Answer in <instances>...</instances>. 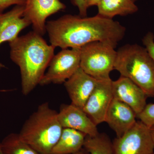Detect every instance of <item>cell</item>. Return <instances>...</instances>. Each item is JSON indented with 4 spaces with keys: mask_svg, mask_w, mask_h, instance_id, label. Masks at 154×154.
<instances>
[{
    "mask_svg": "<svg viewBox=\"0 0 154 154\" xmlns=\"http://www.w3.org/2000/svg\"><path fill=\"white\" fill-rule=\"evenodd\" d=\"M46 30L51 45L55 48H80L91 42L100 41L115 48L124 38L126 28L113 19L98 14L90 17L67 14L48 22Z\"/></svg>",
    "mask_w": 154,
    "mask_h": 154,
    "instance_id": "6da1fadb",
    "label": "cell"
},
{
    "mask_svg": "<svg viewBox=\"0 0 154 154\" xmlns=\"http://www.w3.org/2000/svg\"><path fill=\"white\" fill-rule=\"evenodd\" d=\"M116 57L117 51L109 43L100 41L91 42L81 48L80 67L96 79H110Z\"/></svg>",
    "mask_w": 154,
    "mask_h": 154,
    "instance_id": "5b68a950",
    "label": "cell"
},
{
    "mask_svg": "<svg viewBox=\"0 0 154 154\" xmlns=\"http://www.w3.org/2000/svg\"><path fill=\"white\" fill-rule=\"evenodd\" d=\"M0 154H3L2 151V148H1V143H0Z\"/></svg>",
    "mask_w": 154,
    "mask_h": 154,
    "instance_id": "484cf974",
    "label": "cell"
},
{
    "mask_svg": "<svg viewBox=\"0 0 154 154\" xmlns=\"http://www.w3.org/2000/svg\"><path fill=\"white\" fill-rule=\"evenodd\" d=\"M111 79L98 80L82 109L96 125L105 122L106 113L113 99Z\"/></svg>",
    "mask_w": 154,
    "mask_h": 154,
    "instance_id": "ba28073f",
    "label": "cell"
},
{
    "mask_svg": "<svg viewBox=\"0 0 154 154\" xmlns=\"http://www.w3.org/2000/svg\"><path fill=\"white\" fill-rule=\"evenodd\" d=\"M138 0H101L98 4V15L104 18L113 19L116 16L122 17L137 12L136 5Z\"/></svg>",
    "mask_w": 154,
    "mask_h": 154,
    "instance_id": "2e32d148",
    "label": "cell"
},
{
    "mask_svg": "<svg viewBox=\"0 0 154 154\" xmlns=\"http://www.w3.org/2000/svg\"><path fill=\"white\" fill-rule=\"evenodd\" d=\"M58 118L63 128L75 130L90 137L96 136L99 133L97 125L82 108L73 104L62 105L58 112Z\"/></svg>",
    "mask_w": 154,
    "mask_h": 154,
    "instance_id": "8fae6325",
    "label": "cell"
},
{
    "mask_svg": "<svg viewBox=\"0 0 154 154\" xmlns=\"http://www.w3.org/2000/svg\"><path fill=\"white\" fill-rule=\"evenodd\" d=\"M113 154H153L154 143L150 128L142 122L112 142Z\"/></svg>",
    "mask_w": 154,
    "mask_h": 154,
    "instance_id": "8992f818",
    "label": "cell"
},
{
    "mask_svg": "<svg viewBox=\"0 0 154 154\" xmlns=\"http://www.w3.org/2000/svg\"><path fill=\"white\" fill-rule=\"evenodd\" d=\"M153 154H154V153Z\"/></svg>",
    "mask_w": 154,
    "mask_h": 154,
    "instance_id": "4316f807",
    "label": "cell"
},
{
    "mask_svg": "<svg viewBox=\"0 0 154 154\" xmlns=\"http://www.w3.org/2000/svg\"><path fill=\"white\" fill-rule=\"evenodd\" d=\"M113 98L131 107L138 115L146 105L147 97L143 91L128 78L120 76L116 81H112Z\"/></svg>",
    "mask_w": 154,
    "mask_h": 154,
    "instance_id": "30bf717a",
    "label": "cell"
},
{
    "mask_svg": "<svg viewBox=\"0 0 154 154\" xmlns=\"http://www.w3.org/2000/svg\"><path fill=\"white\" fill-rule=\"evenodd\" d=\"M137 115L125 103L113 99L105 116V122L116 134L120 137L132 127L137 120Z\"/></svg>",
    "mask_w": 154,
    "mask_h": 154,
    "instance_id": "5bb4252c",
    "label": "cell"
},
{
    "mask_svg": "<svg viewBox=\"0 0 154 154\" xmlns=\"http://www.w3.org/2000/svg\"><path fill=\"white\" fill-rule=\"evenodd\" d=\"M142 42L149 55L154 62V35L152 32L149 31L143 36Z\"/></svg>",
    "mask_w": 154,
    "mask_h": 154,
    "instance_id": "ffe728a7",
    "label": "cell"
},
{
    "mask_svg": "<svg viewBox=\"0 0 154 154\" xmlns=\"http://www.w3.org/2000/svg\"><path fill=\"white\" fill-rule=\"evenodd\" d=\"M98 80L86 73L80 67L64 86L71 101V104L83 108L98 83Z\"/></svg>",
    "mask_w": 154,
    "mask_h": 154,
    "instance_id": "7c38bea8",
    "label": "cell"
},
{
    "mask_svg": "<svg viewBox=\"0 0 154 154\" xmlns=\"http://www.w3.org/2000/svg\"><path fill=\"white\" fill-rule=\"evenodd\" d=\"M150 131L151 134L152 139L154 143V126L150 128Z\"/></svg>",
    "mask_w": 154,
    "mask_h": 154,
    "instance_id": "d4e9b609",
    "label": "cell"
},
{
    "mask_svg": "<svg viewBox=\"0 0 154 154\" xmlns=\"http://www.w3.org/2000/svg\"><path fill=\"white\" fill-rule=\"evenodd\" d=\"M66 8L60 0H25L24 17L30 20L33 31L42 36L46 32V19Z\"/></svg>",
    "mask_w": 154,
    "mask_h": 154,
    "instance_id": "9c48e42d",
    "label": "cell"
},
{
    "mask_svg": "<svg viewBox=\"0 0 154 154\" xmlns=\"http://www.w3.org/2000/svg\"><path fill=\"white\" fill-rule=\"evenodd\" d=\"M87 135L75 130L63 128L59 139L51 154H71L84 147Z\"/></svg>",
    "mask_w": 154,
    "mask_h": 154,
    "instance_id": "9a60e30c",
    "label": "cell"
},
{
    "mask_svg": "<svg viewBox=\"0 0 154 154\" xmlns=\"http://www.w3.org/2000/svg\"><path fill=\"white\" fill-rule=\"evenodd\" d=\"M149 128L154 126V103L146 104L143 110L137 116Z\"/></svg>",
    "mask_w": 154,
    "mask_h": 154,
    "instance_id": "d6986e66",
    "label": "cell"
},
{
    "mask_svg": "<svg viewBox=\"0 0 154 154\" xmlns=\"http://www.w3.org/2000/svg\"><path fill=\"white\" fill-rule=\"evenodd\" d=\"M83 148L89 154H113L112 142L104 133L94 137L87 136Z\"/></svg>",
    "mask_w": 154,
    "mask_h": 154,
    "instance_id": "ac0fdd59",
    "label": "cell"
},
{
    "mask_svg": "<svg viewBox=\"0 0 154 154\" xmlns=\"http://www.w3.org/2000/svg\"><path fill=\"white\" fill-rule=\"evenodd\" d=\"M0 143L3 154H40L22 140L19 134H8Z\"/></svg>",
    "mask_w": 154,
    "mask_h": 154,
    "instance_id": "e0dca14e",
    "label": "cell"
},
{
    "mask_svg": "<svg viewBox=\"0 0 154 154\" xmlns=\"http://www.w3.org/2000/svg\"><path fill=\"white\" fill-rule=\"evenodd\" d=\"M71 154H89V153L87 151H86V150L83 148L82 149L79 151L75 153Z\"/></svg>",
    "mask_w": 154,
    "mask_h": 154,
    "instance_id": "cb8c5ba5",
    "label": "cell"
},
{
    "mask_svg": "<svg viewBox=\"0 0 154 154\" xmlns=\"http://www.w3.org/2000/svg\"><path fill=\"white\" fill-rule=\"evenodd\" d=\"M25 0H0V14L13 5H25Z\"/></svg>",
    "mask_w": 154,
    "mask_h": 154,
    "instance_id": "44dd1931",
    "label": "cell"
},
{
    "mask_svg": "<svg viewBox=\"0 0 154 154\" xmlns=\"http://www.w3.org/2000/svg\"><path fill=\"white\" fill-rule=\"evenodd\" d=\"M81 48L62 49L54 55L39 85L64 83L80 67Z\"/></svg>",
    "mask_w": 154,
    "mask_h": 154,
    "instance_id": "52a82bcc",
    "label": "cell"
},
{
    "mask_svg": "<svg viewBox=\"0 0 154 154\" xmlns=\"http://www.w3.org/2000/svg\"><path fill=\"white\" fill-rule=\"evenodd\" d=\"M24 13V5H16L8 12L0 14V45L16 39L22 30L31 25ZM5 68L0 62V70Z\"/></svg>",
    "mask_w": 154,
    "mask_h": 154,
    "instance_id": "4fadbf2b",
    "label": "cell"
},
{
    "mask_svg": "<svg viewBox=\"0 0 154 154\" xmlns=\"http://www.w3.org/2000/svg\"><path fill=\"white\" fill-rule=\"evenodd\" d=\"M114 69L135 83L147 97H154V62L145 48L126 44L117 51Z\"/></svg>",
    "mask_w": 154,
    "mask_h": 154,
    "instance_id": "277c9868",
    "label": "cell"
},
{
    "mask_svg": "<svg viewBox=\"0 0 154 154\" xmlns=\"http://www.w3.org/2000/svg\"><path fill=\"white\" fill-rule=\"evenodd\" d=\"M42 36L33 31L9 42L10 57L20 69L25 96L39 85L54 55L55 48L48 44Z\"/></svg>",
    "mask_w": 154,
    "mask_h": 154,
    "instance_id": "7a4b0ae2",
    "label": "cell"
},
{
    "mask_svg": "<svg viewBox=\"0 0 154 154\" xmlns=\"http://www.w3.org/2000/svg\"><path fill=\"white\" fill-rule=\"evenodd\" d=\"M63 129L58 118V112L46 102L39 105L29 116L19 134L22 140L39 154H51Z\"/></svg>",
    "mask_w": 154,
    "mask_h": 154,
    "instance_id": "3957f363",
    "label": "cell"
},
{
    "mask_svg": "<svg viewBox=\"0 0 154 154\" xmlns=\"http://www.w3.org/2000/svg\"><path fill=\"white\" fill-rule=\"evenodd\" d=\"M87 1L88 0H72V4L79 9L81 17H87L88 8Z\"/></svg>",
    "mask_w": 154,
    "mask_h": 154,
    "instance_id": "7402d4cb",
    "label": "cell"
},
{
    "mask_svg": "<svg viewBox=\"0 0 154 154\" xmlns=\"http://www.w3.org/2000/svg\"><path fill=\"white\" fill-rule=\"evenodd\" d=\"M101 1V0H88L87 4H88V8H90L92 6H97Z\"/></svg>",
    "mask_w": 154,
    "mask_h": 154,
    "instance_id": "603a6c76",
    "label": "cell"
}]
</instances>
